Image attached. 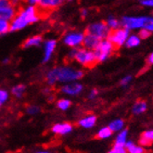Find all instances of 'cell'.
I'll use <instances>...</instances> for the list:
<instances>
[{
    "mask_svg": "<svg viewBox=\"0 0 153 153\" xmlns=\"http://www.w3.org/2000/svg\"><path fill=\"white\" fill-rule=\"evenodd\" d=\"M110 33H111V30L109 29V27L107 26L105 22H102L90 24L88 26V28L86 29V33L94 35V36H96L100 40L107 39Z\"/></svg>",
    "mask_w": 153,
    "mask_h": 153,
    "instance_id": "obj_6",
    "label": "cell"
},
{
    "mask_svg": "<svg viewBox=\"0 0 153 153\" xmlns=\"http://www.w3.org/2000/svg\"><path fill=\"white\" fill-rule=\"evenodd\" d=\"M140 42H141V39L138 37V35H136V34H130L126 42H125V46L129 48H137L140 45Z\"/></svg>",
    "mask_w": 153,
    "mask_h": 153,
    "instance_id": "obj_18",
    "label": "cell"
},
{
    "mask_svg": "<svg viewBox=\"0 0 153 153\" xmlns=\"http://www.w3.org/2000/svg\"><path fill=\"white\" fill-rule=\"evenodd\" d=\"M100 41L101 40L97 38L96 36H94V35L85 33V38H84V41H83V45H84V47H85V49L94 51L97 48L98 45H100Z\"/></svg>",
    "mask_w": 153,
    "mask_h": 153,
    "instance_id": "obj_10",
    "label": "cell"
},
{
    "mask_svg": "<svg viewBox=\"0 0 153 153\" xmlns=\"http://www.w3.org/2000/svg\"><path fill=\"white\" fill-rule=\"evenodd\" d=\"M132 81V76L131 75H127L123 77L122 80H121V85L122 86H126L130 84V82Z\"/></svg>",
    "mask_w": 153,
    "mask_h": 153,
    "instance_id": "obj_32",
    "label": "cell"
},
{
    "mask_svg": "<svg viewBox=\"0 0 153 153\" xmlns=\"http://www.w3.org/2000/svg\"><path fill=\"white\" fill-rule=\"evenodd\" d=\"M25 91V86L23 85H18L15 87L12 88L11 92L16 97H22L23 93Z\"/></svg>",
    "mask_w": 153,
    "mask_h": 153,
    "instance_id": "obj_23",
    "label": "cell"
},
{
    "mask_svg": "<svg viewBox=\"0 0 153 153\" xmlns=\"http://www.w3.org/2000/svg\"><path fill=\"white\" fill-rule=\"evenodd\" d=\"M109 153H127L126 149L122 147H113V149Z\"/></svg>",
    "mask_w": 153,
    "mask_h": 153,
    "instance_id": "obj_33",
    "label": "cell"
},
{
    "mask_svg": "<svg viewBox=\"0 0 153 153\" xmlns=\"http://www.w3.org/2000/svg\"><path fill=\"white\" fill-rule=\"evenodd\" d=\"M83 90V85L78 83H70L61 87V91L69 96H76Z\"/></svg>",
    "mask_w": 153,
    "mask_h": 153,
    "instance_id": "obj_11",
    "label": "cell"
},
{
    "mask_svg": "<svg viewBox=\"0 0 153 153\" xmlns=\"http://www.w3.org/2000/svg\"><path fill=\"white\" fill-rule=\"evenodd\" d=\"M74 59L85 67H92L96 64L97 59L93 51L85 48H78L75 50Z\"/></svg>",
    "mask_w": 153,
    "mask_h": 153,
    "instance_id": "obj_3",
    "label": "cell"
},
{
    "mask_svg": "<svg viewBox=\"0 0 153 153\" xmlns=\"http://www.w3.org/2000/svg\"><path fill=\"white\" fill-rule=\"evenodd\" d=\"M37 153H49V152H48V151H39Z\"/></svg>",
    "mask_w": 153,
    "mask_h": 153,
    "instance_id": "obj_40",
    "label": "cell"
},
{
    "mask_svg": "<svg viewBox=\"0 0 153 153\" xmlns=\"http://www.w3.org/2000/svg\"><path fill=\"white\" fill-rule=\"evenodd\" d=\"M127 137H128V130H126V129L122 130L118 134V136L116 137L114 146L124 148L125 143H126V141H127Z\"/></svg>",
    "mask_w": 153,
    "mask_h": 153,
    "instance_id": "obj_16",
    "label": "cell"
},
{
    "mask_svg": "<svg viewBox=\"0 0 153 153\" xmlns=\"http://www.w3.org/2000/svg\"><path fill=\"white\" fill-rule=\"evenodd\" d=\"M40 111V109H39V107H36V106H30L27 108V112H28L29 114H36Z\"/></svg>",
    "mask_w": 153,
    "mask_h": 153,
    "instance_id": "obj_31",
    "label": "cell"
},
{
    "mask_svg": "<svg viewBox=\"0 0 153 153\" xmlns=\"http://www.w3.org/2000/svg\"><path fill=\"white\" fill-rule=\"evenodd\" d=\"M97 89H93V90H91V92H90L88 97L90 98V100H93V98H95L97 97Z\"/></svg>",
    "mask_w": 153,
    "mask_h": 153,
    "instance_id": "obj_36",
    "label": "cell"
},
{
    "mask_svg": "<svg viewBox=\"0 0 153 153\" xmlns=\"http://www.w3.org/2000/svg\"><path fill=\"white\" fill-rule=\"evenodd\" d=\"M60 4H62V1L60 0H39L37 5L45 10H52L59 7Z\"/></svg>",
    "mask_w": 153,
    "mask_h": 153,
    "instance_id": "obj_14",
    "label": "cell"
},
{
    "mask_svg": "<svg viewBox=\"0 0 153 153\" xmlns=\"http://www.w3.org/2000/svg\"><path fill=\"white\" fill-rule=\"evenodd\" d=\"M112 132L111 131V129L109 127H103L101 128L100 131L97 132V137L100 138V139H106V138H109L111 137Z\"/></svg>",
    "mask_w": 153,
    "mask_h": 153,
    "instance_id": "obj_22",
    "label": "cell"
},
{
    "mask_svg": "<svg viewBox=\"0 0 153 153\" xmlns=\"http://www.w3.org/2000/svg\"><path fill=\"white\" fill-rule=\"evenodd\" d=\"M107 26L109 27L110 30L115 31L117 29H119V27L121 26V22L116 19L113 16H110L107 20Z\"/></svg>",
    "mask_w": 153,
    "mask_h": 153,
    "instance_id": "obj_21",
    "label": "cell"
},
{
    "mask_svg": "<svg viewBox=\"0 0 153 153\" xmlns=\"http://www.w3.org/2000/svg\"><path fill=\"white\" fill-rule=\"evenodd\" d=\"M123 126H124L123 120H122V119H116V120L112 121L109 124V126H108V127H109L111 129V131L113 133V132H118V131L123 130Z\"/></svg>",
    "mask_w": 153,
    "mask_h": 153,
    "instance_id": "obj_19",
    "label": "cell"
},
{
    "mask_svg": "<svg viewBox=\"0 0 153 153\" xmlns=\"http://www.w3.org/2000/svg\"><path fill=\"white\" fill-rule=\"evenodd\" d=\"M43 41V38L41 35H35V36H33V37H30L27 39L23 45H22V48H31V47H36V46H39V45L42 43Z\"/></svg>",
    "mask_w": 153,
    "mask_h": 153,
    "instance_id": "obj_17",
    "label": "cell"
},
{
    "mask_svg": "<svg viewBox=\"0 0 153 153\" xmlns=\"http://www.w3.org/2000/svg\"><path fill=\"white\" fill-rule=\"evenodd\" d=\"M113 50H114L113 45L109 40L108 39L101 40L100 45L97 46V48L93 51L97 59V62L105 61L111 55Z\"/></svg>",
    "mask_w": 153,
    "mask_h": 153,
    "instance_id": "obj_4",
    "label": "cell"
},
{
    "mask_svg": "<svg viewBox=\"0 0 153 153\" xmlns=\"http://www.w3.org/2000/svg\"><path fill=\"white\" fill-rule=\"evenodd\" d=\"M39 20V12L37 7L28 6L17 13L14 19L10 22V31H19L31 23Z\"/></svg>",
    "mask_w": 153,
    "mask_h": 153,
    "instance_id": "obj_2",
    "label": "cell"
},
{
    "mask_svg": "<svg viewBox=\"0 0 153 153\" xmlns=\"http://www.w3.org/2000/svg\"><path fill=\"white\" fill-rule=\"evenodd\" d=\"M144 30H147L149 33H153V17L147 16L146 24H145V27H144Z\"/></svg>",
    "mask_w": 153,
    "mask_h": 153,
    "instance_id": "obj_27",
    "label": "cell"
},
{
    "mask_svg": "<svg viewBox=\"0 0 153 153\" xmlns=\"http://www.w3.org/2000/svg\"><path fill=\"white\" fill-rule=\"evenodd\" d=\"M84 38H85L84 33L73 32V33H69L65 35L63 38V42L69 47L76 48V47L80 46L81 44H83Z\"/></svg>",
    "mask_w": 153,
    "mask_h": 153,
    "instance_id": "obj_9",
    "label": "cell"
},
{
    "mask_svg": "<svg viewBox=\"0 0 153 153\" xmlns=\"http://www.w3.org/2000/svg\"><path fill=\"white\" fill-rule=\"evenodd\" d=\"M146 18L147 16L142 17H131V16H124L122 18L121 25L123 28L127 30H141L144 29L146 24Z\"/></svg>",
    "mask_w": 153,
    "mask_h": 153,
    "instance_id": "obj_5",
    "label": "cell"
},
{
    "mask_svg": "<svg viewBox=\"0 0 153 153\" xmlns=\"http://www.w3.org/2000/svg\"><path fill=\"white\" fill-rule=\"evenodd\" d=\"M148 62H149V64L153 65V52L149 56V58H148Z\"/></svg>",
    "mask_w": 153,
    "mask_h": 153,
    "instance_id": "obj_37",
    "label": "cell"
},
{
    "mask_svg": "<svg viewBox=\"0 0 153 153\" xmlns=\"http://www.w3.org/2000/svg\"><path fill=\"white\" fill-rule=\"evenodd\" d=\"M8 98V93L6 90L0 89V107H1Z\"/></svg>",
    "mask_w": 153,
    "mask_h": 153,
    "instance_id": "obj_28",
    "label": "cell"
},
{
    "mask_svg": "<svg viewBox=\"0 0 153 153\" xmlns=\"http://www.w3.org/2000/svg\"><path fill=\"white\" fill-rule=\"evenodd\" d=\"M148 105L145 101H137L133 106V113L134 114H142L147 111Z\"/></svg>",
    "mask_w": 153,
    "mask_h": 153,
    "instance_id": "obj_20",
    "label": "cell"
},
{
    "mask_svg": "<svg viewBox=\"0 0 153 153\" xmlns=\"http://www.w3.org/2000/svg\"><path fill=\"white\" fill-rule=\"evenodd\" d=\"M81 15H82L83 18H85L87 16V10H81Z\"/></svg>",
    "mask_w": 153,
    "mask_h": 153,
    "instance_id": "obj_39",
    "label": "cell"
},
{
    "mask_svg": "<svg viewBox=\"0 0 153 153\" xmlns=\"http://www.w3.org/2000/svg\"><path fill=\"white\" fill-rule=\"evenodd\" d=\"M71 104V101L69 100H60L58 101L57 106H58V108H59V110L66 111V110H68L69 108H70Z\"/></svg>",
    "mask_w": 153,
    "mask_h": 153,
    "instance_id": "obj_26",
    "label": "cell"
},
{
    "mask_svg": "<svg viewBox=\"0 0 153 153\" xmlns=\"http://www.w3.org/2000/svg\"><path fill=\"white\" fill-rule=\"evenodd\" d=\"M142 137L144 138H146L148 141H149L150 143L153 142V129L151 130H148L146 132H144L143 134H142Z\"/></svg>",
    "mask_w": 153,
    "mask_h": 153,
    "instance_id": "obj_29",
    "label": "cell"
},
{
    "mask_svg": "<svg viewBox=\"0 0 153 153\" xmlns=\"http://www.w3.org/2000/svg\"><path fill=\"white\" fill-rule=\"evenodd\" d=\"M127 153H145V149L140 145H137V144H133L131 147L126 149Z\"/></svg>",
    "mask_w": 153,
    "mask_h": 153,
    "instance_id": "obj_24",
    "label": "cell"
},
{
    "mask_svg": "<svg viewBox=\"0 0 153 153\" xmlns=\"http://www.w3.org/2000/svg\"><path fill=\"white\" fill-rule=\"evenodd\" d=\"M28 3H29L30 6H33L34 7V5L38 4V0H31V1H29Z\"/></svg>",
    "mask_w": 153,
    "mask_h": 153,
    "instance_id": "obj_38",
    "label": "cell"
},
{
    "mask_svg": "<svg viewBox=\"0 0 153 153\" xmlns=\"http://www.w3.org/2000/svg\"><path fill=\"white\" fill-rule=\"evenodd\" d=\"M150 34H151V33H149V31L141 29L138 33V37L140 39H146V38H149L150 36Z\"/></svg>",
    "mask_w": 153,
    "mask_h": 153,
    "instance_id": "obj_30",
    "label": "cell"
},
{
    "mask_svg": "<svg viewBox=\"0 0 153 153\" xmlns=\"http://www.w3.org/2000/svg\"><path fill=\"white\" fill-rule=\"evenodd\" d=\"M84 76V73L80 70H76L73 67L61 66L54 68L48 71L47 74V82L52 85L56 83H74Z\"/></svg>",
    "mask_w": 153,
    "mask_h": 153,
    "instance_id": "obj_1",
    "label": "cell"
},
{
    "mask_svg": "<svg viewBox=\"0 0 153 153\" xmlns=\"http://www.w3.org/2000/svg\"><path fill=\"white\" fill-rule=\"evenodd\" d=\"M97 122V117L95 115H88L85 118L81 119L78 123L80 126L84 128H92Z\"/></svg>",
    "mask_w": 153,
    "mask_h": 153,
    "instance_id": "obj_15",
    "label": "cell"
},
{
    "mask_svg": "<svg viewBox=\"0 0 153 153\" xmlns=\"http://www.w3.org/2000/svg\"><path fill=\"white\" fill-rule=\"evenodd\" d=\"M73 130V125L68 123H57L52 127V132L57 134H67L71 132Z\"/></svg>",
    "mask_w": 153,
    "mask_h": 153,
    "instance_id": "obj_12",
    "label": "cell"
},
{
    "mask_svg": "<svg viewBox=\"0 0 153 153\" xmlns=\"http://www.w3.org/2000/svg\"><path fill=\"white\" fill-rule=\"evenodd\" d=\"M150 142L149 141H148L146 138H144L143 137H141V138L139 139V145L142 147V146H149L150 145Z\"/></svg>",
    "mask_w": 153,
    "mask_h": 153,
    "instance_id": "obj_35",
    "label": "cell"
},
{
    "mask_svg": "<svg viewBox=\"0 0 153 153\" xmlns=\"http://www.w3.org/2000/svg\"><path fill=\"white\" fill-rule=\"evenodd\" d=\"M8 31H10V22L0 20V34L7 33Z\"/></svg>",
    "mask_w": 153,
    "mask_h": 153,
    "instance_id": "obj_25",
    "label": "cell"
},
{
    "mask_svg": "<svg viewBox=\"0 0 153 153\" xmlns=\"http://www.w3.org/2000/svg\"><path fill=\"white\" fill-rule=\"evenodd\" d=\"M129 35H130L129 30L124 28H119L115 31H111L107 39L113 45L114 48H120L125 44Z\"/></svg>",
    "mask_w": 153,
    "mask_h": 153,
    "instance_id": "obj_8",
    "label": "cell"
},
{
    "mask_svg": "<svg viewBox=\"0 0 153 153\" xmlns=\"http://www.w3.org/2000/svg\"><path fill=\"white\" fill-rule=\"evenodd\" d=\"M7 62H8V59H4L3 60V63H7Z\"/></svg>",
    "mask_w": 153,
    "mask_h": 153,
    "instance_id": "obj_41",
    "label": "cell"
},
{
    "mask_svg": "<svg viewBox=\"0 0 153 153\" xmlns=\"http://www.w3.org/2000/svg\"><path fill=\"white\" fill-rule=\"evenodd\" d=\"M141 5L145 6V7H153V0H142L140 1Z\"/></svg>",
    "mask_w": 153,
    "mask_h": 153,
    "instance_id": "obj_34",
    "label": "cell"
},
{
    "mask_svg": "<svg viewBox=\"0 0 153 153\" xmlns=\"http://www.w3.org/2000/svg\"><path fill=\"white\" fill-rule=\"evenodd\" d=\"M56 45L57 42L55 40H48L46 42V44H45V55H44L43 62H48L50 59L54 50H55Z\"/></svg>",
    "mask_w": 153,
    "mask_h": 153,
    "instance_id": "obj_13",
    "label": "cell"
},
{
    "mask_svg": "<svg viewBox=\"0 0 153 153\" xmlns=\"http://www.w3.org/2000/svg\"><path fill=\"white\" fill-rule=\"evenodd\" d=\"M16 2H10L7 0H0V20L8 22L12 21L18 11L16 10Z\"/></svg>",
    "mask_w": 153,
    "mask_h": 153,
    "instance_id": "obj_7",
    "label": "cell"
}]
</instances>
